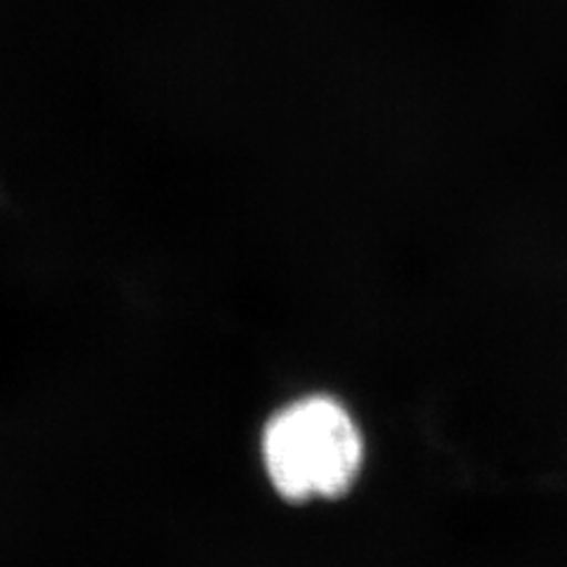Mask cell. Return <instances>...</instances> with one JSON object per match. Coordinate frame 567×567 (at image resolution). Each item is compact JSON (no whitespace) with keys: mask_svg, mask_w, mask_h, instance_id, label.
I'll return each instance as SVG.
<instances>
[{"mask_svg":"<svg viewBox=\"0 0 567 567\" xmlns=\"http://www.w3.org/2000/svg\"><path fill=\"white\" fill-rule=\"evenodd\" d=\"M262 475L281 502H339L364 468V435L348 406L324 393L281 404L260 431Z\"/></svg>","mask_w":567,"mask_h":567,"instance_id":"1","label":"cell"}]
</instances>
